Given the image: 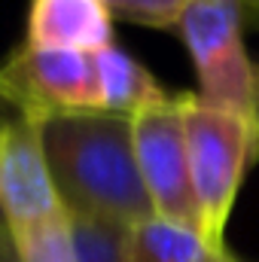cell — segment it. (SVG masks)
I'll use <instances>...</instances> for the list:
<instances>
[{"label": "cell", "mask_w": 259, "mask_h": 262, "mask_svg": "<svg viewBox=\"0 0 259 262\" xmlns=\"http://www.w3.org/2000/svg\"><path fill=\"white\" fill-rule=\"evenodd\" d=\"M43 149L52 186L67 213H98L122 223L153 216L131 119L113 113H76L43 125Z\"/></svg>", "instance_id": "cell-1"}, {"label": "cell", "mask_w": 259, "mask_h": 262, "mask_svg": "<svg viewBox=\"0 0 259 262\" xmlns=\"http://www.w3.org/2000/svg\"><path fill=\"white\" fill-rule=\"evenodd\" d=\"M183 131L189 152L192 192L198 204V232L226 244V229L250 165L259 159V119L213 107L195 92H183Z\"/></svg>", "instance_id": "cell-2"}, {"label": "cell", "mask_w": 259, "mask_h": 262, "mask_svg": "<svg viewBox=\"0 0 259 262\" xmlns=\"http://www.w3.org/2000/svg\"><path fill=\"white\" fill-rule=\"evenodd\" d=\"M247 9L238 0H189L177 34L192 58L198 98L259 119V67L244 46Z\"/></svg>", "instance_id": "cell-3"}, {"label": "cell", "mask_w": 259, "mask_h": 262, "mask_svg": "<svg viewBox=\"0 0 259 262\" xmlns=\"http://www.w3.org/2000/svg\"><path fill=\"white\" fill-rule=\"evenodd\" d=\"M0 92L37 125L101 110L95 55L89 52L21 43L0 61Z\"/></svg>", "instance_id": "cell-4"}, {"label": "cell", "mask_w": 259, "mask_h": 262, "mask_svg": "<svg viewBox=\"0 0 259 262\" xmlns=\"http://www.w3.org/2000/svg\"><path fill=\"white\" fill-rule=\"evenodd\" d=\"M131 137L156 216L198 229V204L183 131V92L153 110L131 116Z\"/></svg>", "instance_id": "cell-5"}, {"label": "cell", "mask_w": 259, "mask_h": 262, "mask_svg": "<svg viewBox=\"0 0 259 262\" xmlns=\"http://www.w3.org/2000/svg\"><path fill=\"white\" fill-rule=\"evenodd\" d=\"M0 207L12 229L64 216L49 177L43 125L21 113L0 92Z\"/></svg>", "instance_id": "cell-6"}, {"label": "cell", "mask_w": 259, "mask_h": 262, "mask_svg": "<svg viewBox=\"0 0 259 262\" xmlns=\"http://www.w3.org/2000/svg\"><path fill=\"white\" fill-rule=\"evenodd\" d=\"M25 43L95 55L113 46V15L101 0H31Z\"/></svg>", "instance_id": "cell-7"}, {"label": "cell", "mask_w": 259, "mask_h": 262, "mask_svg": "<svg viewBox=\"0 0 259 262\" xmlns=\"http://www.w3.org/2000/svg\"><path fill=\"white\" fill-rule=\"evenodd\" d=\"M95 70L101 89V113L131 119L174 98L131 52H125L116 43L95 52Z\"/></svg>", "instance_id": "cell-8"}, {"label": "cell", "mask_w": 259, "mask_h": 262, "mask_svg": "<svg viewBox=\"0 0 259 262\" xmlns=\"http://www.w3.org/2000/svg\"><path fill=\"white\" fill-rule=\"evenodd\" d=\"M134 262H241L229 247L210 244L195 226L146 216L134 226Z\"/></svg>", "instance_id": "cell-9"}, {"label": "cell", "mask_w": 259, "mask_h": 262, "mask_svg": "<svg viewBox=\"0 0 259 262\" xmlns=\"http://www.w3.org/2000/svg\"><path fill=\"white\" fill-rule=\"evenodd\" d=\"M67 232L76 262H134L131 223L98 213H67Z\"/></svg>", "instance_id": "cell-10"}, {"label": "cell", "mask_w": 259, "mask_h": 262, "mask_svg": "<svg viewBox=\"0 0 259 262\" xmlns=\"http://www.w3.org/2000/svg\"><path fill=\"white\" fill-rule=\"evenodd\" d=\"M12 235H15L21 262H76L70 247V232H67V210L58 220L12 229Z\"/></svg>", "instance_id": "cell-11"}, {"label": "cell", "mask_w": 259, "mask_h": 262, "mask_svg": "<svg viewBox=\"0 0 259 262\" xmlns=\"http://www.w3.org/2000/svg\"><path fill=\"white\" fill-rule=\"evenodd\" d=\"M101 3L113 18L156 31H177L189 0H101Z\"/></svg>", "instance_id": "cell-12"}, {"label": "cell", "mask_w": 259, "mask_h": 262, "mask_svg": "<svg viewBox=\"0 0 259 262\" xmlns=\"http://www.w3.org/2000/svg\"><path fill=\"white\" fill-rule=\"evenodd\" d=\"M0 262H21V253H18V244H15L9 220L0 223Z\"/></svg>", "instance_id": "cell-13"}, {"label": "cell", "mask_w": 259, "mask_h": 262, "mask_svg": "<svg viewBox=\"0 0 259 262\" xmlns=\"http://www.w3.org/2000/svg\"><path fill=\"white\" fill-rule=\"evenodd\" d=\"M238 3L247 9V15H250V18H256V21H259V0H238Z\"/></svg>", "instance_id": "cell-14"}, {"label": "cell", "mask_w": 259, "mask_h": 262, "mask_svg": "<svg viewBox=\"0 0 259 262\" xmlns=\"http://www.w3.org/2000/svg\"><path fill=\"white\" fill-rule=\"evenodd\" d=\"M3 220H9V216H6V213H3V207H0V223H3Z\"/></svg>", "instance_id": "cell-15"}]
</instances>
